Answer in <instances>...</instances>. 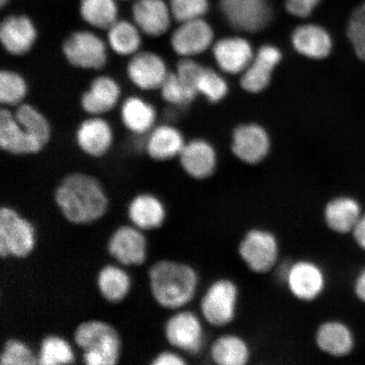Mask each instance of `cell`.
I'll list each match as a JSON object with an SVG mask.
<instances>
[{
	"label": "cell",
	"instance_id": "cell-34",
	"mask_svg": "<svg viewBox=\"0 0 365 365\" xmlns=\"http://www.w3.org/2000/svg\"><path fill=\"white\" fill-rule=\"evenodd\" d=\"M38 364H70L75 362V356L68 341L58 336H48L41 342Z\"/></svg>",
	"mask_w": 365,
	"mask_h": 365
},
{
	"label": "cell",
	"instance_id": "cell-25",
	"mask_svg": "<svg viewBox=\"0 0 365 365\" xmlns=\"http://www.w3.org/2000/svg\"><path fill=\"white\" fill-rule=\"evenodd\" d=\"M185 145L184 137L177 128L162 125L149 132L144 149L154 161L164 162L179 156Z\"/></svg>",
	"mask_w": 365,
	"mask_h": 365
},
{
	"label": "cell",
	"instance_id": "cell-6",
	"mask_svg": "<svg viewBox=\"0 0 365 365\" xmlns=\"http://www.w3.org/2000/svg\"><path fill=\"white\" fill-rule=\"evenodd\" d=\"M35 246L34 227L9 207L0 208V257L24 258Z\"/></svg>",
	"mask_w": 365,
	"mask_h": 365
},
{
	"label": "cell",
	"instance_id": "cell-11",
	"mask_svg": "<svg viewBox=\"0 0 365 365\" xmlns=\"http://www.w3.org/2000/svg\"><path fill=\"white\" fill-rule=\"evenodd\" d=\"M220 6L227 21L239 30L257 31L271 20L268 0H220Z\"/></svg>",
	"mask_w": 365,
	"mask_h": 365
},
{
	"label": "cell",
	"instance_id": "cell-20",
	"mask_svg": "<svg viewBox=\"0 0 365 365\" xmlns=\"http://www.w3.org/2000/svg\"><path fill=\"white\" fill-rule=\"evenodd\" d=\"M359 200L348 195L337 196L328 202L324 208L326 225L336 235H351L363 215Z\"/></svg>",
	"mask_w": 365,
	"mask_h": 365
},
{
	"label": "cell",
	"instance_id": "cell-26",
	"mask_svg": "<svg viewBox=\"0 0 365 365\" xmlns=\"http://www.w3.org/2000/svg\"><path fill=\"white\" fill-rule=\"evenodd\" d=\"M128 216L139 230H152L163 225L166 212L163 202L156 196L140 194L132 199Z\"/></svg>",
	"mask_w": 365,
	"mask_h": 365
},
{
	"label": "cell",
	"instance_id": "cell-23",
	"mask_svg": "<svg viewBox=\"0 0 365 365\" xmlns=\"http://www.w3.org/2000/svg\"><path fill=\"white\" fill-rule=\"evenodd\" d=\"M182 170L196 180H204L215 171L217 157L212 145L202 140L185 145L179 155Z\"/></svg>",
	"mask_w": 365,
	"mask_h": 365
},
{
	"label": "cell",
	"instance_id": "cell-37",
	"mask_svg": "<svg viewBox=\"0 0 365 365\" xmlns=\"http://www.w3.org/2000/svg\"><path fill=\"white\" fill-rule=\"evenodd\" d=\"M38 364L33 351L24 342L18 339H9L4 344L0 364L34 365Z\"/></svg>",
	"mask_w": 365,
	"mask_h": 365
},
{
	"label": "cell",
	"instance_id": "cell-44",
	"mask_svg": "<svg viewBox=\"0 0 365 365\" xmlns=\"http://www.w3.org/2000/svg\"><path fill=\"white\" fill-rule=\"evenodd\" d=\"M353 289L356 299L365 305V266L355 277Z\"/></svg>",
	"mask_w": 365,
	"mask_h": 365
},
{
	"label": "cell",
	"instance_id": "cell-41",
	"mask_svg": "<svg viewBox=\"0 0 365 365\" xmlns=\"http://www.w3.org/2000/svg\"><path fill=\"white\" fill-rule=\"evenodd\" d=\"M203 66L192 59L185 58L178 63L176 74L188 88L197 91V82Z\"/></svg>",
	"mask_w": 365,
	"mask_h": 365
},
{
	"label": "cell",
	"instance_id": "cell-7",
	"mask_svg": "<svg viewBox=\"0 0 365 365\" xmlns=\"http://www.w3.org/2000/svg\"><path fill=\"white\" fill-rule=\"evenodd\" d=\"M239 255L251 272L257 274L267 273L277 263L279 243L272 232L262 228H253L242 238Z\"/></svg>",
	"mask_w": 365,
	"mask_h": 365
},
{
	"label": "cell",
	"instance_id": "cell-40",
	"mask_svg": "<svg viewBox=\"0 0 365 365\" xmlns=\"http://www.w3.org/2000/svg\"><path fill=\"white\" fill-rule=\"evenodd\" d=\"M346 35L353 45L356 56L365 62V3L356 9L351 16Z\"/></svg>",
	"mask_w": 365,
	"mask_h": 365
},
{
	"label": "cell",
	"instance_id": "cell-5",
	"mask_svg": "<svg viewBox=\"0 0 365 365\" xmlns=\"http://www.w3.org/2000/svg\"><path fill=\"white\" fill-rule=\"evenodd\" d=\"M62 52L70 65L83 70H101L108 61L106 43L90 30L72 31L63 41Z\"/></svg>",
	"mask_w": 365,
	"mask_h": 365
},
{
	"label": "cell",
	"instance_id": "cell-39",
	"mask_svg": "<svg viewBox=\"0 0 365 365\" xmlns=\"http://www.w3.org/2000/svg\"><path fill=\"white\" fill-rule=\"evenodd\" d=\"M197 90L198 93L203 94L209 101L215 103L225 97L227 84L216 71L203 67L198 79Z\"/></svg>",
	"mask_w": 365,
	"mask_h": 365
},
{
	"label": "cell",
	"instance_id": "cell-17",
	"mask_svg": "<svg viewBox=\"0 0 365 365\" xmlns=\"http://www.w3.org/2000/svg\"><path fill=\"white\" fill-rule=\"evenodd\" d=\"M0 148L4 152L24 156L38 153L43 149L38 141L27 134L10 109L0 110Z\"/></svg>",
	"mask_w": 365,
	"mask_h": 365
},
{
	"label": "cell",
	"instance_id": "cell-28",
	"mask_svg": "<svg viewBox=\"0 0 365 365\" xmlns=\"http://www.w3.org/2000/svg\"><path fill=\"white\" fill-rule=\"evenodd\" d=\"M292 42L297 51L312 58H326L332 48L329 34L323 27L314 24L297 27Z\"/></svg>",
	"mask_w": 365,
	"mask_h": 365
},
{
	"label": "cell",
	"instance_id": "cell-35",
	"mask_svg": "<svg viewBox=\"0 0 365 365\" xmlns=\"http://www.w3.org/2000/svg\"><path fill=\"white\" fill-rule=\"evenodd\" d=\"M29 86L19 73L11 70L0 72V103L6 107H17L24 101Z\"/></svg>",
	"mask_w": 365,
	"mask_h": 365
},
{
	"label": "cell",
	"instance_id": "cell-36",
	"mask_svg": "<svg viewBox=\"0 0 365 365\" xmlns=\"http://www.w3.org/2000/svg\"><path fill=\"white\" fill-rule=\"evenodd\" d=\"M164 101L177 107H185L192 103L197 91L191 89L182 82L176 72H168L166 79L160 88Z\"/></svg>",
	"mask_w": 365,
	"mask_h": 365
},
{
	"label": "cell",
	"instance_id": "cell-18",
	"mask_svg": "<svg viewBox=\"0 0 365 365\" xmlns=\"http://www.w3.org/2000/svg\"><path fill=\"white\" fill-rule=\"evenodd\" d=\"M76 143L86 155L102 158L111 148L113 133L110 125L99 116L82 121L76 133Z\"/></svg>",
	"mask_w": 365,
	"mask_h": 365
},
{
	"label": "cell",
	"instance_id": "cell-12",
	"mask_svg": "<svg viewBox=\"0 0 365 365\" xmlns=\"http://www.w3.org/2000/svg\"><path fill=\"white\" fill-rule=\"evenodd\" d=\"M126 74L131 83L143 91L160 89L168 74L163 58L152 51H139L130 57Z\"/></svg>",
	"mask_w": 365,
	"mask_h": 365
},
{
	"label": "cell",
	"instance_id": "cell-19",
	"mask_svg": "<svg viewBox=\"0 0 365 365\" xmlns=\"http://www.w3.org/2000/svg\"><path fill=\"white\" fill-rule=\"evenodd\" d=\"M120 86L108 76H99L91 81L89 89L81 98L82 109L91 116L110 112L120 101Z\"/></svg>",
	"mask_w": 365,
	"mask_h": 365
},
{
	"label": "cell",
	"instance_id": "cell-43",
	"mask_svg": "<svg viewBox=\"0 0 365 365\" xmlns=\"http://www.w3.org/2000/svg\"><path fill=\"white\" fill-rule=\"evenodd\" d=\"M351 235L353 236V240L357 247L365 253V212L360 217Z\"/></svg>",
	"mask_w": 365,
	"mask_h": 365
},
{
	"label": "cell",
	"instance_id": "cell-42",
	"mask_svg": "<svg viewBox=\"0 0 365 365\" xmlns=\"http://www.w3.org/2000/svg\"><path fill=\"white\" fill-rule=\"evenodd\" d=\"M152 365H185V359L179 354L172 352H162L156 356L150 363Z\"/></svg>",
	"mask_w": 365,
	"mask_h": 365
},
{
	"label": "cell",
	"instance_id": "cell-24",
	"mask_svg": "<svg viewBox=\"0 0 365 365\" xmlns=\"http://www.w3.org/2000/svg\"><path fill=\"white\" fill-rule=\"evenodd\" d=\"M213 54L219 67L230 74L244 72L254 58L253 49L247 40L227 38L218 41Z\"/></svg>",
	"mask_w": 365,
	"mask_h": 365
},
{
	"label": "cell",
	"instance_id": "cell-8",
	"mask_svg": "<svg viewBox=\"0 0 365 365\" xmlns=\"http://www.w3.org/2000/svg\"><path fill=\"white\" fill-rule=\"evenodd\" d=\"M282 278L291 294L303 302H312L326 289L325 273L319 264L308 259H301L287 266Z\"/></svg>",
	"mask_w": 365,
	"mask_h": 365
},
{
	"label": "cell",
	"instance_id": "cell-16",
	"mask_svg": "<svg viewBox=\"0 0 365 365\" xmlns=\"http://www.w3.org/2000/svg\"><path fill=\"white\" fill-rule=\"evenodd\" d=\"M318 349L334 358L348 357L356 346L354 333L339 319H329L319 326L314 336Z\"/></svg>",
	"mask_w": 365,
	"mask_h": 365
},
{
	"label": "cell",
	"instance_id": "cell-1",
	"mask_svg": "<svg viewBox=\"0 0 365 365\" xmlns=\"http://www.w3.org/2000/svg\"><path fill=\"white\" fill-rule=\"evenodd\" d=\"M54 200L66 220L75 225L98 221L106 213L108 200L100 182L88 173H68L59 182Z\"/></svg>",
	"mask_w": 365,
	"mask_h": 365
},
{
	"label": "cell",
	"instance_id": "cell-33",
	"mask_svg": "<svg viewBox=\"0 0 365 365\" xmlns=\"http://www.w3.org/2000/svg\"><path fill=\"white\" fill-rule=\"evenodd\" d=\"M14 114L27 134L44 148L51 137V127L48 118L33 105L25 103L18 105Z\"/></svg>",
	"mask_w": 365,
	"mask_h": 365
},
{
	"label": "cell",
	"instance_id": "cell-4",
	"mask_svg": "<svg viewBox=\"0 0 365 365\" xmlns=\"http://www.w3.org/2000/svg\"><path fill=\"white\" fill-rule=\"evenodd\" d=\"M239 289L227 278L213 282L205 290L200 308L205 322L214 327L230 325L236 317Z\"/></svg>",
	"mask_w": 365,
	"mask_h": 365
},
{
	"label": "cell",
	"instance_id": "cell-9",
	"mask_svg": "<svg viewBox=\"0 0 365 365\" xmlns=\"http://www.w3.org/2000/svg\"><path fill=\"white\" fill-rule=\"evenodd\" d=\"M164 334L168 344L182 352L196 355L202 350L204 329L200 319L189 310H181L168 319Z\"/></svg>",
	"mask_w": 365,
	"mask_h": 365
},
{
	"label": "cell",
	"instance_id": "cell-32",
	"mask_svg": "<svg viewBox=\"0 0 365 365\" xmlns=\"http://www.w3.org/2000/svg\"><path fill=\"white\" fill-rule=\"evenodd\" d=\"M100 294L109 302L124 299L130 289V278L123 269L107 264L99 271L97 277Z\"/></svg>",
	"mask_w": 365,
	"mask_h": 365
},
{
	"label": "cell",
	"instance_id": "cell-31",
	"mask_svg": "<svg viewBox=\"0 0 365 365\" xmlns=\"http://www.w3.org/2000/svg\"><path fill=\"white\" fill-rule=\"evenodd\" d=\"M133 21L118 19L107 30L109 47L120 56H132L139 52L143 38Z\"/></svg>",
	"mask_w": 365,
	"mask_h": 365
},
{
	"label": "cell",
	"instance_id": "cell-38",
	"mask_svg": "<svg viewBox=\"0 0 365 365\" xmlns=\"http://www.w3.org/2000/svg\"><path fill=\"white\" fill-rule=\"evenodd\" d=\"M173 19L179 23L202 19L209 9L208 0H168Z\"/></svg>",
	"mask_w": 365,
	"mask_h": 365
},
{
	"label": "cell",
	"instance_id": "cell-15",
	"mask_svg": "<svg viewBox=\"0 0 365 365\" xmlns=\"http://www.w3.org/2000/svg\"><path fill=\"white\" fill-rule=\"evenodd\" d=\"M171 36L175 52L185 58L202 53L211 46L214 34L212 26L203 19L180 23Z\"/></svg>",
	"mask_w": 365,
	"mask_h": 365
},
{
	"label": "cell",
	"instance_id": "cell-14",
	"mask_svg": "<svg viewBox=\"0 0 365 365\" xmlns=\"http://www.w3.org/2000/svg\"><path fill=\"white\" fill-rule=\"evenodd\" d=\"M130 13L132 21L141 33L152 38L165 34L173 20L166 0H133Z\"/></svg>",
	"mask_w": 365,
	"mask_h": 365
},
{
	"label": "cell",
	"instance_id": "cell-3",
	"mask_svg": "<svg viewBox=\"0 0 365 365\" xmlns=\"http://www.w3.org/2000/svg\"><path fill=\"white\" fill-rule=\"evenodd\" d=\"M74 341L83 351L82 360L86 364L113 365L120 359V336L106 322L91 319L81 323L75 331Z\"/></svg>",
	"mask_w": 365,
	"mask_h": 365
},
{
	"label": "cell",
	"instance_id": "cell-45",
	"mask_svg": "<svg viewBox=\"0 0 365 365\" xmlns=\"http://www.w3.org/2000/svg\"><path fill=\"white\" fill-rule=\"evenodd\" d=\"M12 0H0V8L4 9L11 4Z\"/></svg>",
	"mask_w": 365,
	"mask_h": 365
},
{
	"label": "cell",
	"instance_id": "cell-46",
	"mask_svg": "<svg viewBox=\"0 0 365 365\" xmlns=\"http://www.w3.org/2000/svg\"><path fill=\"white\" fill-rule=\"evenodd\" d=\"M120 1H133V0H120Z\"/></svg>",
	"mask_w": 365,
	"mask_h": 365
},
{
	"label": "cell",
	"instance_id": "cell-29",
	"mask_svg": "<svg viewBox=\"0 0 365 365\" xmlns=\"http://www.w3.org/2000/svg\"><path fill=\"white\" fill-rule=\"evenodd\" d=\"M210 355L218 365H245L250 361L251 351L243 337L225 334L212 342Z\"/></svg>",
	"mask_w": 365,
	"mask_h": 365
},
{
	"label": "cell",
	"instance_id": "cell-13",
	"mask_svg": "<svg viewBox=\"0 0 365 365\" xmlns=\"http://www.w3.org/2000/svg\"><path fill=\"white\" fill-rule=\"evenodd\" d=\"M109 254L124 266H139L148 255V242L139 228L131 226L118 227L109 239Z\"/></svg>",
	"mask_w": 365,
	"mask_h": 365
},
{
	"label": "cell",
	"instance_id": "cell-10",
	"mask_svg": "<svg viewBox=\"0 0 365 365\" xmlns=\"http://www.w3.org/2000/svg\"><path fill=\"white\" fill-rule=\"evenodd\" d=\"M38 36L35 22L26 14H11L0 23V43L11 56H21L29 53Z\"/></svg>",
	"mask_w": 365,
	"mask_h": 365
},
{
	"label": "cell",
	"instance_id": "cell-30",
	"mask_svg": "<svg viewBox=\"0 0 365 365\" xmlns=\"http://www.w3.org/2000/svg\"><path fill=\"white\" fill-rule=\"evenodd\" d=\"M78 13L86 25L107 31L120 19L118 0H79Z\"/></svg>",
	"mask_w": 365,
	"mask_h": 365
},
{
	"label": "cell",
	"instance_id": "cell-21",
	"mask_svg": "<svg viewBox=\"0 0 365 365\" xmlns=\"http://www.w3.org/2000/svg\"><path fill=\"white\" fill-rule=\"evenodd\" d=\"M232 152L242 161L258 163L267 156L270 140L263 128L257 125H241L232 137Z\"/></svg>",
	"mask_w": 365,
	"mask_h": 365
},
{
	"label": "cell",
	"instance_id": "cell-27",
	"mask_svg": "<svg viewBox=\"0 0 365 365\" xmlns=\"http://www.w3.org/2000/svg\"><path fill=\"white\" fill-rule=\"evenodd\" d=\"M120 118L126 129L135 135L148 134L157 118L156 109L143 98L131 96L123 102Z\"/></svg>",
	"mask_w": 365,
	"mask_h": 365
},
{
	"label": "cell",
	"instance_id": "cell-22",
	"mask_svg": "<svg viewBox=\"0 0 365 365\" xmlns=\"http://www.w3.org/2000/svg\"><path fill=\"white\" fill-rule=\"evenodd\" d=\"M281 58L279 49L272 45L262 46L242 76V88L250 93H259L267 88L272 71Z\"/></svg>",
	"mask_w": 365,
	"mask_h": 365
},
{
	"label": "cell",
	"instance_id": "cell-2",
	"mask_svg": "<svg viewBox=\"0 0 365 365\" xmlns=\"http://www.w3.org/2000/svg\"><path fill=\"white\" fill-rule=\"evenodd\" d=\"M150 293L156 302L168 309L188 304L197 291L199 277L192 267L171 259H161L149 269Z\"/></svg>",
	"mask_w": 365,
	"mask_h": 365
}]
</instances>
